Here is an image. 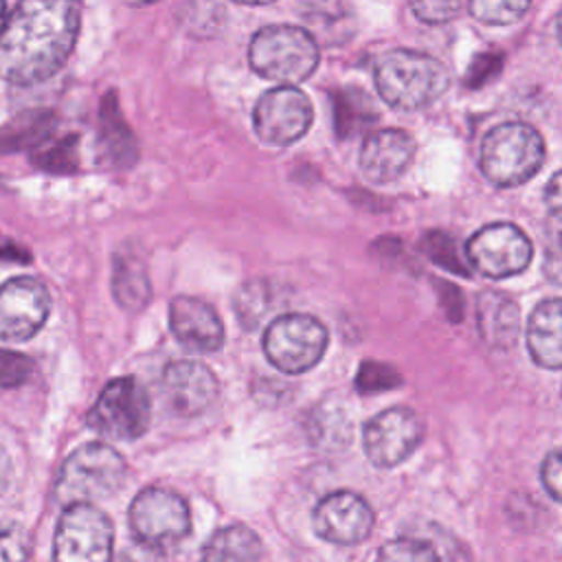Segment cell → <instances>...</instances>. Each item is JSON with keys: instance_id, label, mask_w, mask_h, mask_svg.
<instances>
[{"instance_id": "cell-26", "label": "cell", "mask_w": 562, "mask_h": 562, "mask_svg": "<svg viewBox=\"0 0 562 562\" xmlns=\"http://www.w3.org/2000/svg\"><path fill=\"white\" fill-rule=\"evenodd\" d=\"M422 248L424 252L441 268H446L448 272H454V274H461V277H468L470 274V268L463 263V259L459 257L457 252V244L454 239L448 235V233H441V231H430L424 235L422 239Z\"/></svg>"}, {"instance_id": "cell-13", "label": "cell", "mask_w": 562, "mask_h": 562, "mask_svg": "<svg viewBox=\"0 0 562 562\" xmlns=\"http://www.w3.org/2000/svg\"><path fill=\"white\" fill-rule=\"evenodd\" d=\"M50 294L31 277H15L0 285V340L22 342L33 338L46 323Z\"/></svg>"}, {"instance_id": "cell-1", "label": "cell", "mask_w": 562, "mask_h": 562, "mask_svg": "<svg viewBox=\"0 0 562 562\" xmlns=\"http://www.w3.org/2000/svg\"><path fill=\"white\" fill-rule=\"evenodd\" d=\"M77 33L75 2H20L0 29V79L18 86L50 79L70 57Z\"/></svg>"}, {"instance_id": "cell-5", "label": "cell", "mask_w": 562, "mask_h": 562, "mask_svg": "<svg viewBox=\"0 0 562 562\" xmlns=\"http://www.w3.org/2000/svg\"><path fill=\"white\" fill-rule=\"evenodd\" d=\"M125 481V461L108 443L92 441L72 450L55 481V498L77 505L112 496Z\"/></svg>"}, {"instance_id": "cell-10", "label": "cell", "mask_w": 562, "mask_h": 562, "mask_svg": "<svg viewBox=\"0 0 562 562\" xmlns=\"http://www.w3.org/2000/svg\"><path fill=\"white\" fill-rule=\"evenodd\" d=\"M314 121L307 94L294 86H279L263 92L252 110V127L261 143L288 147L305 136Z\"/></svg>"}, {"instance_id": "cell-16", "label": "cell", "mask_w": 562, "mask_h": 562, "mask_svg": "<svg viewBox=\"0 0 562 562\" xmlns=\"http://www.w3.org/2000/svg\"><path fill=\"white\" fill-rule=\"evenodd\" d=\"M415 156L413 136L397 127L369 132L362 140L358 165L362 176L373 184H386L404 176Z\"/></svg>"}, {"instance_id": "cell-22", "label": "cell", "mask_w": 562, "mask_h": 562, "mask_svg": "<svg viewBox=\"0 0 562 562\" xmlns=\"http://www.w3.org/2000/svg\"><path fill=\"white\" fill-rule=\"evenodd\" d=\"M259 536L244 525H228L209 536L202 547V562H259Z\"/></svg>"}, {"instance_id": "cell-38", "label": "cell", "mask_w": 562, "mask_h": 562, "mask_svg": "<svg viewBox=\"0 0 562 562\" xmlns=\"http://www.w3.org/2000/svg\"><path fill=\"white\" fill-rule=\"evenodd\" d=\"M4 11H7V4L0 2V29H2V24H4Z\"/></svg>"}, {"instance_id": "cell-3", "label": "cell", "mask_w": 562, "mask_h": 562, "mask_svg": "<svg viewBox=\"0 0 562 562\" xmlns=\"http://www.w3.org/2000/svg\"><path fill=\"white\" fill-rule=\"evenodd\" d=\"M318 44L305 29L292 24H270L259 29L248 46L250 68L281 86L307 79L318 66Z\"/></svg>"}, {"instance_id": "cell-30", "label": "cell", "mask_w": 562, "mask_h": 562, "mask_svg": "<svg viewBox=\"0 0 562 562\" xmlns=\"http://www.w3.org/2000/svg\"><path fill=\"white\" fill-rule=\"evenodd\" d=\"M400 384H402V375L393 367L375 360L362 362L356 375V386L360 393L389 391V389H397Z\"/></svg>"}, {"instance_id": "cell-31", "label": "cell", "mask_w": 562, "mask_h": 562, "mask_svg": "<svg viewBox=\"0 0 562 562\" xmlns=\"http://www.w3.org/2000/svg\"><path fill=\"white\" fill-rule=\"evenodd\" d=\"M33 371L31 358L18 351L0 349V389H18L22 386Z\"/></svg>"}, {"instance_id": "cell-6", "label": "cell", "mask_w": 562, "mask_h": 562, "mask_svg": "<svg viewBox=\"0 0 562 562\" xmlns=\"http://www.w3.org/2000/svg\"><path fill=\"white\" fill-rule=\"evenodd\" d=\"M151 417L147 389L134 375H121L108 382L88 413V426L108 439H138Z\"/></svg>"}, {"instance_id": "cell-7", "label": "cell", "mask_w": 562, "mask_h": 562, "mask_svg": "<svg viewBox=\"0 0 562 562\" xmlns=\"http://www.w3.org/2000/svg\"><path fill=\"white\" fill-rule=\"evenodd\" d=\"M327 340V329L318 318L283 314L266 327L261 347L270 364L283 373H305L323 358Z\"/></svg>"}, {"instance_id": "cell-33", "label": "cell", "mask_w": 562, "mask_h": 562, "mask_svg": "<svg viewBox=\"0 0 562 562\" xmlns=\"http://www.w3.org/2000/svg\"><path fill=\"white\" fill-rule=\"evenodd\" d=\"M411 9L422 22L441 24L452 20L459 13L461 4L459 2H413Z\"/></svg>"}, {"instance_id": "cell-19", "label": "cell", "mask_w": 562, "mask_h": 562, "mask_svg": "<svg viewBox=\"0 0 562 562\" xmlns=\"http://www.w3.org/2000/svg\"><path fill=\"white\" fill-rule=\"evenodd\" d=\"M476 323L481 336L494 347L514 345L520 327L518 305L501 292H483L476 303Z\"/></svg>"}, {"instance_id": "cell-37", "label": "cell", "mask_w": 562, "mask_h": 562, "mask_svg": "<svg viewBox=\"0 0 562 562\" xmlns=\"http://www.w3.org/2000/svg\"><path fill=\"white\" fill-rule=\"evenodd\" d=\"M11 474H13L11 457H9L7 450L0 446V494L7 492V487H9V483H11Z\"/></svg>"}, {"instance_id": "cell-2", "label": "cell", "mask_w": 562, "mask_h": 562, "mask_svg": "<svg viewBox=\"0 0 562 562\" xmlns=\"http://www.w3.org/2000/svg\"><path fill=\"white\" fill-rule=\"evenodd\" d=\"M373 81L380 97L395 110H419L448 90L450 75L428 53L395 48L378 59Z\"/></svg>"}, {"instance_id": "cell-15", "label": "cell", "mask_w": 562, "mask_h": 562, "mask_svg": "<svg viewBox=\"0 0 562 562\" xmlns=\"http://www.w3.org/2000/svg\"><path fill=\"white\" fill-rule=\"evenodd\" d=\"M160 386L169 411L180 417L204 413L217 397V378L198 360L169 362L162 371Z\"/></svg>"}, {"instance_id": "cell-27", "label": "cell", "mask_w": 562, "mask_h": 562, "mask_svg": "<svg viewBox=\"0 0 562 562\" xmlns=\"http://www.w3.org/2000/svg\"><path fill=\"white\" fill-rule=\"evenodd\" d=\"M33 162L50 173H72L77 169V138L66 136L33 154Z\"/></svg>"}, {"instance_id": "cell-32", "label": "cell", "mask_w": 562, "mask_h": 562, "mask_svg": "<svg viewBox=\"0 0 562 562\" xmlns=\"http://www.w3.org/2000/svg\"><path fill=\"white\" fill-rule=\"evenodd\" d=\"M29 542L22 527L13 525L0 531V562H26Z\"/></svg>"}, {"instance_id": "cell-12", "label": "cell", "mask_w": 562, "mask_h": 562, "mask_svg": "<svg viewBox=\"0 0 562 562\" xmlns=\"http://www.w3.org/2000/svg\"><path fill=\"white\" fill-rule=\"evenodd\" d=\"M424 439V422L408 406H393L364 424L362 448L378 468H395L408 459Z\"/></svg>"}, {"instance_id": "cell-14", "label": "cell", "mask_w": 562, "mask_h": 562, "mask_svg": "<svg viewBox=\"0 0 562 562\" xmlns=\"http://www.w3.org/2000/svg\"><path fill=\"white\" fill-rule=\"evenodd\" d=\"M316 536L334 544H358L373 529V509L369 503L349 490L323 496L312 514Z\"/></svg>"}, {"instance_id": "cell-36", "label": "cell", "mask_w": 562, "mask_h": 562, "mask_svg": "<svg viewBox=\"0 0 562 562\" xmlns=\"http://www.w3.org/2000/svg\"><path fill=\"white\" fill-rule=\"evenodd\" d=\"M544 193H547L544 200H547V204L551 206V213L558 215V211H560V171H555V173L551 176L549 187H547Z\"/></svg>"}, {"instance_id": "cell-35", "label": "cell", "mask_w": 562, "mask_h": 562, "mask_svg": "<svg viewBox=\"0 0 562 562\" xmlns=\"http://www.w3.org/2000/svg\"><path fill=\"white\" fill-rule=\"evenodd\" d=\"M501 66V57L498 55H483V57H476L468 70V86L476 88L481 83H485Z\"/></svg>"}, {"instance_id": "cell-17", "label": "cell", "mask_w": 562, "mask_h": 562, "mask_svg": "<svg viewBox=\"0 0 562 562\" xmlns=\"http://www.w3.org/2000/svg\"><path fill=\"white\" fill-rule=\"evenodd\" d=\"M169 327L176 340L195 353H213L224 345V325L217 312L195 296H176L169 303Z\"/></svg>"}, {"instance_id": "cell-4", "label": "cell", "mask_w": 562, "mask_h": 562, "mask_svg": "<svg viewBox=\"0 0 562 562\" xmlns=\"http://www.w3.org/2000/svg\"><path fill=\"white\" fill-rule=\"evenodd\" d=\"M544 162V140L527 123H501L492 127L479 154L483 176L496 187H518L527 182Z\"/></svg>"}, {"instance_id": "cell-28", "label": "cell", "mask_w": 562, "mask_h": 562, "mask_svg": "<svg viewBox=\"0 0 562 562\" xmlns=\"http://www.w3.org/2000/svg\"><path fill=\"white\" fill-rule=\"evenodd\" d=\"M468 9L479 22L503 26V24L516 22L529 9V2H522V0H509V2H505V0H472Z\"/></svg>"}, {"instance_id": "cell-20", "label": "cell", "mask_w": 562, "mask_h": 562, "mask_svg": "<svg viewBox=\"0 0 562 562\" xmlns=\"http://www.w3.org/2000/svg\"><path fill=\"white\" fill-rule=\"evenodd\" d=\"M112 294L127 312H138L151 296V285L143 259L132 250H119L112 263Z\"/></svg>"}, {"instance_id": "cell-9", "label": "cell", "mask_w": 562, "mask_h": 562, "mask_svg": "<svg viewBox=\"0 0 562 562\" xmlns=\"http://www.w3.org/2000/svg\"><path fill=\"white\" fill-rule=\"evenodd\" d=\"M130 527L140 544L160 551L189 536V505L171 490L145 487L130 505Z\"/></svg>"}, {"instance_id": "cell-25", "label": "cell", "mask_w": 562, "mask_h": 562, "mask_svg": "<svg viewBox=\"0 0 562 562\" xmlns=\"http://www.w3.org/2000/svg\"><path fill=\"white\" fill-rule=\"evenodd\" d=\"M375 562H439V555L430 542L402 536L384 542Z\"/></svg>"}, {"instance_id": "cell-34", "label": "cell", "mask_w": 562, "mask_h": 562, "mask_svg": "<svg viewBox=\"0 0 562 562\" xmlns=\"http://www.w3.org/2000/svg\"><path fill=\"white\" fill-rule=\"evenodd\" d=\"M560 450H551L540 468V481L553 501H560Z\"/></svg>"}, {"instance_id": "cell-23", "label": "cell", "mask_w": 562, "mask_h": 562, "mask_svg": "<svg viewBox=\"0 0 562 562\" xmlns=\"http://www.w3.org/2000/svg\"><path fill=\"white\" fill-rule=\"evenodd\" d=\"M55 130V116L46 110L22 112L0 127V151H20L26 147L44 145Z\"/></svg>"}, {"instance_id": "cell-24", "label": "cell", "mask_w": 562, "mask_h": 562, "mask_svg": "<svg viewBox=\"0 0 562 562\" xmlns=\"http://www.w3.org/2000/svg\"><path fill=\"white\" fill-rule=\"evenodd\" d=\"M270 303H272V299H270V290L266 283H261V281L244 283L239 288V292L235 294V312H237L241 327H248V329L257 327L261 316L268 312Z\"/></svg>"}, {"instance_id": "cell-18", "label": "cell", "mask_w": 562, "mask_h": 562, "mask_svg": "<svg viewBox=\"0 0 562 562\" xmlns=\"http://www.w3.org/2000/svg\"><path fill=\"white\" fill-rule=\"evenodd\" d=\"M562 303L560 299L540 301L527 321V349L533 362L542 369L558 371L562 367V342H560Z\"/></svg>"}, {"instance_id": "cell-29", "label": "cell", "mask_w": 562, "mask_h": 562, "mask_svg": "<svg viewBox=\"0 0 562 562\" xmlns=\"http://www.w3.org/2000/svg\"><path fill=\"white\" fill-rule=\"evenodd\" d=\"M349 437V424L340 411L318 413L312 422V439L321 448H338Z\"/></svg>"}, {"instance_id": "cell-11", "label": "cell", "mask_w": 562, "mask_h": 562, "mask_svg": "<svg viewBox=\"0 0 562 562\" xmlns=\"http://www.w3.org/2000/svg\"><path fill=\"white\" fill-rule=\"evenodd\" d=\"M470 266L490 279H505L522 272L533 255L529 237L509 222H494L479 228L465 244Z\"/></svg>"}, {"instance_id": "cell-21", "label": "cell", "mask_w": 562, "mask_h": 562, "mask_svg": "<svg viewBox=\"0 0 562 562\" xmlns=\"http://www.w3.org/2000/svg\"><path fill=\"white\" fill-rule=\"evenodd\" d=\"M136 140L116 108L114 94L110 92L101 105L99 158H103L112 167H130L136 160Z\"/></svg>"}, {"instance_id": "cell-8", "label": "cell", "mask_w": 562, "mask_h": 562, "mask_svg": "<svg viewBox=\"0 0 562 562\" xmlns=\"http://www.w3.org/2000/svg\"><path fill=\"white\" fill-rule=\"evenodd\" d=\"M114 529L110 518L94 505H68L59 516L53 562H112Z\"/></svg>"}]
</instances>
